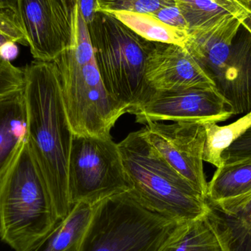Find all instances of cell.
<instances>
[{"label": "cell", "mask_w": 251, "mask_h": 251, "mask_svg": "<svg viewBox=\"0 0 251 251\" xmlns=\"http://www.w3.org/2000/svg\"><path fill=\"white\" fill-rule=\"evenodd\" d=\"M251 158V126L223 153L224 162Z\"/></svg>", "instance_id": "cell-25"}, {"label": "cell", "mask_w": 251, "mask_h": 251, "mask_svg": "<svg viewBox=\"0 0 251 251\" xmlns=\"http://www.w3.org/2000/svg\"><path fill=\"white\" fill-rule=\"evenodd\" d=\"M0 10H10L18 14V0H0Z\"/></svg>", "instance_id": "cell-30"}, {"label": "cell", "mask_w": 251, "mask_h": 251, "mask_svg": "<svg viewBox=\"0 0 251 251\" xmlns=\"http://www.w3.org/2000/svg\"><path fill=\"white\" fill-rule=\"evenodd\" d=\"M88 25L104 87L114 101L132 114L148 91L145 71L154 42L137 35L111 13L99 11Z\"/></svg>", "instance_id": "cell-4"}, {"label": "cell", "mask_w": 251, "mask_h": 251, "mask_svg": "<svg viewBox=\"0 0 251 251\" xmlns=\"http://www.w3.org/2000/svg\"><path fill=\"white\" fill-rule=\"evenodd\" d=\"M23 69L27 109L26 140L61 221L72 208L68 173L73 131L54 63L35 60Z\"/></svg>", "instance_id": "cell-1"}, {"label": "cell", "mask_w": 251, "mask_h": 251, "mask_svg": "<svg viewBox=\"0 0 251 251\" xmlns=\"http://www.w3.org/2000/svg\"><path fill=\"white\" fill-rule=\"evenodd\" d=\"M219 94L229 103L235 115L251 111V35L237 32L229 57L214 81Z\"/></svg>", "instance_id": "cell-13"}, {"label": "cell", "mask_w": 251, "mask_h": 251, "mask_svg": "<svg viewBox=\"0 0 251 251\" xmlns=\"http://www.w3.org/2000/svg\"><path fill=\"white\" fill-rule=\"evenodd\" d=\"M203 125L206 129L203 161L220 168L224 164L223 153L251 126V111L231 125L206 123Z\"/></svg>", "instance_id": "cell-20"}, {"label": "cell", "mask_w": 251, "mask_h": 251, "mask_svg": "<svg viewBox=\"0 0 251 251\" xmlns=\"http://www.w3.org/2000/svg\"><path fill=\"white\" fill-rule=\"evenodd\" d=\"M151 14L169 26L189 32L188 25L176 4L162 7Z\"/></svg>", "instance_id": "cell-26"}, {"label": "cell", "mask_w": 251, "mask_h": 251, "mask_svg": "<svg viewBox=\"0 0 251 251\" xmlns=\"http://www.w3.org/2000/svg\"><path fill=\"white\" fill-rule=\"evenodd\" d=\"M240 15L230 16L209 27L189 31L184 48L213 82L229 57L234 38L242 26Z\"/></svg>", "instance_id": "cell-12"}, {"label": "cell", "mask_w": 251, "mask_h": 251, "mask_svg": "<svg viewBox=\"0 0 251 251\" xmlns=\"http://www.w3.org/2000/svg\"><path fill=\"white\" fill-rule=\"evenodd\" d=\"M160 251H231L219 217L211 206L203 216L179 224Z\"/></svg>", "instance_id": "cell-16"}, {"label": "cell", "mask_w": 251, "mask_h": 251, "mask_svg": "<svg viewBox=\"0 0 251 251\" xmlns=\"http://www.w3.org/2000/svg\"><path fill=\"white\" fill-rule=\"evenodd\" d=\"M27 137L25 86L0 97V178Z\"/></svg>", "instance_id": "cell-15"}, {"label": "cell", "mask_w": 251, "mask_h": 251, "mask_svg": "<svg viewBox=\"0 0 251 251\" xmlns=\"http://www.w3.org/2000/svg\"><path fill=\"white\" fill-rule=\"evenodd\" d=\"M119 144L130 184L127 193L142 207L177 223L206 215V197L177 172L151 145L143 128Z\"/></svg>", "instance_id": "cell-2"}, {"label": "cell", "mask_w": 251, "mask_h": 251, "mask_svg": "<svg viewBox=\"0 0 251 251\" xmlns=\"http://www.w3.org/2000/svg\"><path fill=\"white\" fill-rule=\"evenodd\" d=\"M27 140L0 178V240L33 251L60 222Z\"/></svg>", "instance_id": "cell-3"}, {"label": "cell", "mask_w": 251, "mask_h": 251, "mask_svg": "<svg viewBox=\"0 0 251 251\" xmlns=\"http://www.w3.org/2000/svg\"><path fill=\"white\" fill-rule=\"evenodd\" d=\"M239 4L251 12V0H237Z\"/></svg>", "instance_id": "cell-32"}, {"label": "cell", "mask_w": 251, "mask_h": 251, "mask_svg": "<svg viewBox=\"0 0 251 251\" xmlns=\"http://www.w3.org/2000/svg\"><path fill=\"white\" fill-rule=\"evenodd\" d=\"M220 2L224 3V4H228V5L238 6V7H242L237 0H218Z\"/></svg>", "instance_id": "cell-33"}, {"label": "cell", "mask_w": 251, "mask_h": 251, "mask_svg": "<svg viewBox=\"0 0 251 251\" xmlns=\"http://www.w3.org/2000/svg\"><path fill=\"white\" fill-rule=\"evenodd\" d=\"M72 14L56 0H18V15L35 60L53 62L71 47Z\"/></svg>", "instance_id": "cell-10"}, {"label": "cell", "mask_w": 251, "mask_h": 251, "mask_svg": "<svg viewBox=\"0 0 251 251\" xmlns=\"http://www.w3.org/2000/svg\"><path fill=\"white\" fill-rule=\"evenodd\" d=\"M181 224L144 209L126 192L96 204L79 251H160Z\"/></svg>", "instance_id": "cell-6"}, {"label": "cell", "mask_w": 251, "mask_h": 251, "mask_svg": "<svg viewBox=\"0 0 251 251\" xmlns=\"http://www.w3.org/2000/svg\"><path fill=\"white\" fill-rule=\"evenodd\" d=\"M158 153L206 198L208 182L203 170L206 129L195 122H149L143 128Z\"/></svg>", "instance_id": "cell-9"}, {"label": "cell", "mask_w": 251, "mask_h": 251, "mask_svg": "<svg viewBox=\"0 0 251 251\" xmlns=\"http://www.w3.org/2000/svg\"><path fill=\"white\" fill-rule=\"evenodd\" d=\"M27 46L26 33L19 15L10 10H0V47L7 42Z\"/></svg>", "instance_id": "cell-23"}, {"label": "cell", "mask_w": 251, "mask_h": 251, "mask_svg": "<svg viewBox=\"0 0 251 251\" xmlns=\"http://www.w3.org/2000/svg\"><path fill=\"white\" fill-rule=\"evenodd\" d=\"M206 199L222 213L234 210L251 199V158L224 162L208 182Z\"/></svg>", "instance_id": "cell-14"}, {"label": "cell", "mask_w": 251, "mask_h": 251, "mask_svg": "<svg viewBox=\"0 0 251 251\" xmlns=\"http://www.w3.org/2000/svg\"><path fill=\"white\" fill-rule=\"evenodd\" d=\"M76 4L86 23H91L99 12V0H77Z\"/></svg>", "instance_id": "cell-27"}, {"label": "cell", "mask_w": 251, "mask_h": 251, "mask_svg": "<svg viewBox=\"0 0 251 251\" xmlns=\"http://www.w3.org/2000/svg\"><path fill=\"white\" fill-rule=\"evenodd\" d=\"M95 206L85 202L74 205L69 215L33 251H79L91 225Z\"/></svg>", "instance_id": "cell-17"}, {"label": "cell", "mask_w": 251, "mask_h": 251, "mask_svg": "<svg viewBox=\"0 0 251 251\" xmlns=\"http://www.w3.org/2000/svg\"><path fill=\"white\" fill-rule=\"evenodd\" d=\"M56 1L60 3L71 13H73L74 8L77 2V0H56Z\"/></svg>", "instance_id": "cell-31"}, {"label": "cell", "mask_w": 251, "mask_h": 251, "mask_svg": "<svg viewBox=\"0 0 251 251\" xmlns=\"http://www.w3.org/2000/svg\"><path fill=\"white\" fill-rule=\"evenodd\" d=\"M182 13L189 31L204 29L232 16L240 15L243 7L228 5L218 0H174Z\"/></svg>", "instance_id": "cell-19"}, {"label": "cell", "mask_w": 251, "mask_h": 251, "mask_svg": "<svg viewBox=\"0 0 251 251\" xmlns=\"http://www.w3.org/2000/svg\"><path fill=\"white\" fill-rule=\"evenodd\" d=\"M132 115L136 122L221 123L234 116L229 103L216 88H190L171 91L148 89Z\"/></svg>", "instance_id": "cell-8"}, {"label": "cell", "mask_w": 251, "mask_h": 251, "mask_svg": "<svg viewBox=\"0 0 251 251\" xmlns=\"http://www.w3.org/2000/svg\"><path fill=\"white\" fill-rule=\"evenodd\" d=\"M241 25L251 35V12L243 7V11L240 15Z\"/></svg>", "instance_id": "cell-29"}, {"label": "cell", "mask_w": 251, "mask_h": 251, "mask_svg": "<svg viewBox=\"0 0 251 251\" xmlns=\"http://www.w3.org/2000/svg\"><path fill=\"white\" fill-rule=\"evenodd\" d=\"M74 135L107 137L116 122L127 113L109 95L98 69L94 51L69 47L53 61Z\"/></svg>", "instance_id": "cell-5"}, {"label": "cell", "mask_w": 251, "mask_h": 251, "mask_svg": "<svg viewBox=\"0 0 251 251\" xmlns=\"http://www.w3.org/2000/svg\"><path fill=\"white\" fill-rule=\"evenodd\" d=\"M121 22L147 41L162 44H175L184 47L188 31L173 27L155 17L151 13L134 12H113Z\"/></svg>", "instance_id": "cell-18"}, {"label": "cell", "mask_w": 251, "mask_h": 251, "mask_svg": "<svg viewBox=\"0 0 251 251\" xmlns=\"http://www.w3.org/2000/svg\"><path fill=\"white\" fill-rule=\"evenodd\" d=\"M68 187L72 206L79 202L95 206L104 199L129 190L119 144L111 135H74Z\"/></svg>", "instance_id": "cell-7"}, {"label": "cell", "mask_w": 251, "mask_h": 251, "mask_svg": "<svg viewBox=\"0 0 251 251\" xmlns=\"http://www.w3.org/2000/svg\"><path fill=\"white\" fill-rule=\"evenodd\" d=\"M24 69L16 67L0 55V97L25 86Z\"/></svg>", "instance_id": "cell-24"}, {"label": "cell", "mask_w": 251, "mask_h": 251, "mask_svg": "<svg viewBox=\"0 0 251 251\" xmlns=\"http://www.w3.org/2000/svg\"><path fill=\"white\" fill-rule=\"evenodd\" d=\"M175 4L174 0H99V11L153 13Z\"/></svg>", "instance_id": "cell-22"}, {"label": "cell", "mask_w": 251, "mask_h": 251, "mask_svg": "<svg viewBox=\"0 0 251 251\" xmlns=\"http://www.w3.org/2000/svg\"><path fill=\"white\" fill-rule=\"evenodd\" d=\"M215 211L219 217L230 251H251V199L226 213Z\"/></svg>", "instance_id": "cell-21"}, {"label": "cell", "mask_w": 251, "mask_h": 251, "mask_svg": "<svg viewBox=\"0 0 251 251\" xmlns=\"http://www.w3.org/2000/svg\"><path fill=\"white\" fill-rule=\"evenodd\" d=\"M145 80L148 89L156 91L215 87L184 47L155 43L146 61Z\"/></svg>", "instance_id": "cell-11"}, {"label": "cell", "mask_w": 251, "mask_h": 251, "mask_svg": "<svg viewBox=\"0 0 251 251\" xmlns=\"http://www.w3.org/2000/svg\"><path fill=\"white\" fill-rule=\"evenodd\" d=\"M18 54H19V47L16 43L10 41L0 47V55L8 61L11 62L12 60L16 59Z\"/></svg>", "instance_id": "cell-28"}]
</instances>
